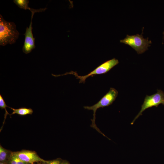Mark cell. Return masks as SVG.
<instances>
[{
  "mask_svg": "<svg viewBox=\"0 0 164 164\" xmlns=\"http://www.w3.org/2000/svg\"><path fill=\"white\" fill-rule=\"evenodd\" d=\"M12 153L22 161L30 164L35 162L46 161L40 158L35 151L23 150L12 152Z\"/></svg>",
  "mask_w": 164,
  "mask_h": 164,
  "instance_id": "52a82bcc",
  "label": "cell"
},
{
  "mask_svg": "<svg viewBox=\"0 0 164 164\" xmlns=\"http://www.w3.org/2000/svg\"><path fill=\"white\" fill-rule=\"evenodd\" d=\"M0 164H7L0 162Z\"/></svg>",
  "mask_w": 164,
  "mask_h": 164,
  "instance_id": "9a60e30c",
  "label": "cell"
},
{
  "mask_svg": "<svg viewBox=\"0 0 164 164\" xmlns=\"http://www.w3.org/2000/svg\"><path fill=\"white\" fill-rule=\"evenodd\" d=\"M143 31L142 30L141 35L137 34L131 36L127 35L126 37L121 40L120 42L130 46L138 54L143 53L148 49L152 42L149 40L148 38L146 39L144 38L142 35Z\"/></svg>",
  "mask_w": 164,
  "mask_h": 164,
  "instance_id": "277c9868",
  "label": "cell"
},
{
  "mask_svg": "<svg viewBox=\"0 0 164 164\" xmlns=\"http://www.w3.org/2000/svg\"><path fill=\"white\" fill-rule=\"evenodd\" d=\"M119 62L118 60L113 58L104 62L88 74L84 76L79 75L76 72L73 71L67 72L63 74L57 75L52 74V75L55 77H58L68 74H72L74 75L77 79L79 80V83H84L86 79L88 77L90 76L93 77L96 75L106 73L117 65Z\"/></svg>",
  "mask_w": 164,
  "mask_h": 164,
  "instance_id": "3957f363",
  "label": "cell"
},
{
  "mask_svg": "<svg viewBox=\"0 0 164 164\" xmlns=\"http://www.w3.org/2000/svg\"><path fill=\"white\" fill-rule=\"evenodd\" d=\"M61 164H70V163L66 160H63Z\"/></svg>",
  "mask_w": 164,
  "mask_h": 164,
  "instance_id": "5bb4252c",
  "label": "cell"
},
{
  "mask_svg": "<svg viewBox=\"0 0 164 164\" xmlns=\"http://www.w3.org/2000/svg\"><path fill=\"white\" fill-rule=\"evenodd\" d=\"M12 152L5 149L0 145V162L7 164Z\"/></svg>",
  "mask_w": 164,
  "mask_h": 164,
  "instance_id": "ba28073f",
  "label": "cell"
},
{
  "mask_svg": "<svg viewBox=\"0 0 164 164\" xmlns=\"http://www.w3.org/2000/svg\"><path fill=\"white\" fill-rule=\"evenodd\" d=\"M7 164H30L24 162L14 155L12 152Z\"/></svg>",
  "mask_w": 164,
  "mask_h": 164,
  "instance_id": "8fae6325",
  "label": "cell"
},
{
  "mask_svg": "<svg viewBox=\"0 0 164 164\" xmlns=\"http://www.w3.org/2000/svg\"><path fill=\"white\" fill-rule=\"evenodd\" d=\"M19 33L16 26L13 22L5 21L0 15V45L5 46L14 43L18 39Z\"/></svg>",
  "mask_w": 164,
  "mask_h": 164,
  "instance_id": "6da1fadb",
  "label": "cell"
},
{
  "mask_svg": "<svg viewBox=\"0 0 164 164\" xmlns=\"http://www.w3.org/2000/svg\"><path fill=\"white\" fill-rule=\"evenodd\" d=\"M161 104L164 105V93L162 90H157L156 93L150 96L146 95L141 106L140 111L131 123V124L133 125L145 110L153 107H157Z\"/></svg>",
  "mask_w": 164,
  "mask_h": 164,
  "instance_id": "5b68a950",
  "label": "cell"
},
{
  "mask_svg": "<svg viewBox=\"0 0 164 164\" xmlns=\"http://www.w3.org/2000/svg\"><path fill=\"white\" fill-rule=\"evenodd\" d=\"M46 8H41L39 9H34L31 11V20L30 25L28 27H27L25 33V40L22 48V51L25 54H27L30 53L32 50L35 48V39L33 36L32 33V19L35 13L41 12L45 11Z\"/></svg>",
  "mask_w": 164,
  "mask_h": 164,
  "instance_id": "8992f818",
  "label": "cell"
},
{
  "mask_svg": "<svg viewBox=\"0 0 164 164\" xmlns=\"http://www.w3.org/2000/svg\"><path fill=\"white\" fill-rule=\"evenodd\" d=\"M13 2L21 9L25 10L28 9L30 11L32 9V8H30L28 5L29 0H14Z\"/></svg>",
  "mask_w": 164,
  "mask_h": 164,
  "instance_id": "30bf717a",
  "label": "cell"
},
{
  "mask_svg": "<svg viewBox=\"0 0 164 164\" xmlns=\"http://www.w3.org/2000/svg\"><path fill=\"white\" fill-rule=\"evenodd\" d=\"M118 92L115 88L111 87L107 92L97 103L90 106H85L84 107L86 109L91 110L93 111V118L91 119L92 121L91 127L95 129L103 136L107 137L97 127L95 123L96 113L97 110L101 108L108 106L111 104L116 99L118 96Z\"/></svg>",
  "mask_w": 164,
  "mask_h": 164,
  "instance_id": "7a4b0ae2",
  "label": "cell"
},
{
  "mask_svg": "<svg viewBox=\"0 0 164 164\" xmlns=\"http://www.w3.org/2000/svg\"><path fill=\"white\" fill-rule=\"evenodd\" d=\"M63 160L60 159H57L51 160H46L42 162V164H61Z\"/></svg>",
  "mask_w": 164,
  "mask_h": 164,
  "instance_id": "4fadbf2b",
  "label": "cell"
},
{
  "mask_svg": "<svg viewBox=\"0 0 164 164\" xmlns=\"http://www.w3.org/2000/svg\"><path fill=\"white\" fill-rule=\"evenodd\" d=\"M9 108L13 111L10 115L17 114L21 116H25L28 114H32L33 112V110L31 108H21L18 109H15L9 107Z\"/></svg>",
  "mask_w": 164,
  "mask_h": 164,
  "instance_id": "9c48e42d",
  "label": "cell"
},
{
  "mask_svg": "<svg viewBox=\"0 0 164 164\" xmlns=\"http://www.w3.org/2000/svg\"><path fill=\"white\" fill-rule=\"evenodd\" d=\"M9 106L6 105L3 98L2 97V95H1V94H0V108L2 109H4L5 111V114L4 115V119L3 123V125L2 127L1 128L2 129V128L4 124L5 120L6 118V117L7 115L8 114L10 115V114H9V113L8 112L6 109V107L9 108Z\"/></svg>",
  "mask_w": 164,
  "mask_h": 164,
  "instance_id": "7c38bea8",
  "label": "cell"
}]
</instances>
